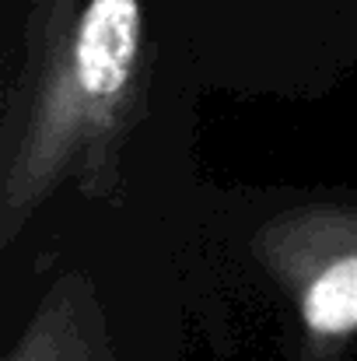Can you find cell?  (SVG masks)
Listing matches in <instances>:
<instances>
[{"label": "cell", "instance_id": "7a4b0ae2", "mask_svg": "<svg viewBox=\"0 0 357 361\" xmlns=\"http://www.w3.org/2000/svg\"><path fill=\"white\" fill-rule=\"evenodd\" d=\"M182 256L211 358L357 361V183L203 176Z\"/></svg>", "mask_w": 357, "mask_h": 361}, {"label": "cell", "instance_id": "3957f363", "mask_svg": "<svg viewBox=\"0 0 357 361\" xmlns=\"http://www.w3.org/2000/svg\"><path fill=\"white\" fill-rule=\"evenodd\" d=\"M189 207L56 197L0 245V361H179Z\"/></svg>", "mask_w": 357, "mask_h": 361}, {"label": "cell", "instance_id": "6da1fadb", "mask_svg": "<svg viewBox=\"0 0 357 361\" xmlns=\"http://www.w3.org/2000/svg\"><path fill=\"white\" fill-rule=\"evenodd\" d=\"M203 99L151 0H21L0 42V245L67 193L186 211Z\"/></svg>", "mask_w": 357, "mask_h": 361}, {"label": "cell", "instance_id": "277c9868", "mask_svg": "<svg viewBox=\"0 0 357 361\" xmlns=\"http://www.w3.org/2000/svg\"><path fill=\"white\" fill-rule=\"evenodd\" d=\"M207 95L322 102L357 67V0H151Z\"/></svg>", "mask_w": 357, "mask_h": 361}]
</instances>
